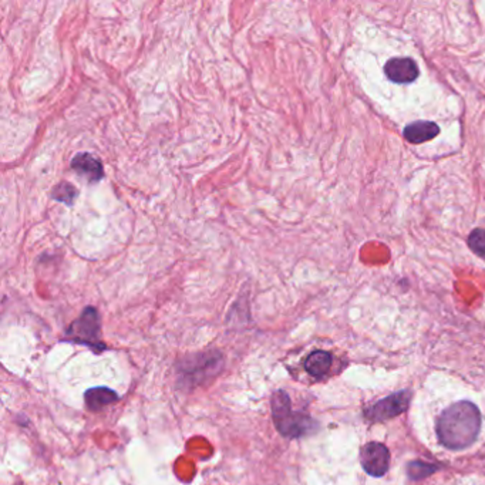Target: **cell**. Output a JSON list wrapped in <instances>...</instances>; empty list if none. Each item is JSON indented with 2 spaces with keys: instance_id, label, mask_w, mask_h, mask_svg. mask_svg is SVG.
<instances>
[{
  "instance_id": "obj_1",
  "label": "cell",
  "mask_w": 485,
  "mask_h": 485,
  "mask_svg": "<svg viewBox=\"0 0 485 485\" xmlns=\"http://www.w3.org/2000/svg\"><path fill=\"white\" fill-rule=\"evenodd\" d=\"M481 430V413L469 401H458L447 407L437 421L440 443L450 450L469 447Z\"/></svg>"
},
{
  "instance_id": "obj_3",
  "label": "cell",
  "mask_w": 485,
  "mask_h": 485,
  "mask_svg": "<svg viewBox=\"0 0 485 485\" xmlns=\"http://www.w3.org/2000/svg\"><path fill=\"white\" fill-rule=\"evenodd\" d=\"M100 314L96 307L87 306L81 314L66 331V341L84 345L96 353L105 350V345L100 341Z\"/></svg>"
},
{
  "instance_id": "obj_11",
  "label": "cell",
  "mask_w": 485,
  "mask_h": 485,
  "mask_svg": "<svg viewBox=\"0 0 485 485\" xmlns=\"http://www.w3.org/2000/svg\"><path fill=\"white\" fill-rule=\"evenodd\" d=\"M331 366H332V356L328 352H323V350L313 352L304 360L306 372L316 379L325 376L329 372Z\"/></svg>"
},
{
  "instance_id": "obj_13",
  "label": "cell",
  "mask_w": 485,
  "mask_h": 485,
  "mask_svg": "<svg viewBox=\"0 0 485 485\" xmlns=\"http://www.w3.org/2000/svg\"><path fill=\"white\" fill-rule=\"evenodd\" d=\"M469 248L481 258H485V229H474L468 236Z\"/></svg>"
},
{
  "instance_id": "obj_9",
  "label": "cell",
  "mask_w": 485,
  "mask_h": 485,
  "mask_svg": "<svg viewBox=\"0 0 485 485\" xmlns=\"http://www.w3.org/2000/svg\"><path fill=\"white\" fill-rule=\"evenodd\" d=\"M438 134H440V127L431 121L411 122L403 131L404 138L413 144H421V142L430 141L434 137H437Z\"/></svg>"
},
{
  "instance_id": "obj_10",
  "label": "cell",
  "mask_w": 485,
  "mask_h": 485,
  "mask_svg": "<svg viewBox=\"0 0 485 485\" xmlns=\"http://www.w3.org/2000/svg\"><path fill=\"white\" fill-rule=\"evenodd\" d=\"M84 400L91 411H98L103 407L118 401V394L108 387H93L86 392Z\"/></svg>"
},
{
  "instance_id": "obj_2",
  "label": "cell",
  "mask_w": 485,
  "mask_h": 485,
  "mask_svg": "<svg viewBox=\"0 0 485 485\" xmlns=\"http://www.w3.org/2000/svg\"><path fill=\"white\" fill-rule=\"evenodd\" d=\"M272 418L276 430L286 438H300L316 428V421L306 414L292 410V403L286 392L278 390L270 401Z\"/></svg>"
},
{
  "instance_id": "obj_12",
  "label": "cell",
  "mask_w": 485,
  "mask_h": 485,
  "mask_svg": "<svg viewBox=\"0 0 485 485\" xmlns=\"http://www.w3.org/2000/svg\"><path fill=\"white\" fill-rule=\"evenodd\" d=\"M77 195H79V193H77L76 187L70 183H66V181L57 184L52 191V198L59 201V202H63L66 205H73Z\"/></svg>"
},
{
  "instance_id": "obj_4",
  "label": "cell",
  "mask_w": 485,
  "mask_h": 485,
  "mask_svg": "<svg viewBox=\"0 0 485 485\" xmlns=\"http://www.w3.org/2000/svg\"><path fill=\"white\" fill-rule=\"evenodd\" d=\"M222 366V355L218 352L201 353L193 356V359L181 360L178 373L183 383L190 384L191 387L202 383L211 376H215Z\"/></svg>"
},
{
  "instance_id": "obj_7",
  "label": "cell",
  "mask_w": 485,
  "mask_h": 485,
  "mask_svg": "<svg viewBox=\"0 0 485 485\" xmlns=\"http://www.w3.org/2000/svg\"><path fill=\"white\" fill-rule=\"evenodd\" d=\"M72 169L91 184H96L104 178V167L101 161L90 152L77 154L72 159Z\"/></svg>"
},
{
  "instance_id": "obj_5",
  "label": "cell",
  "mask_w": 485,
  "mask_h": 485,
  "mask_svg": "<svg viewBox=\"0 0 485 485\" xmlns=\"http://www.w3.org/2000/svg\"><path fill=\"white\" fill-rule=\"evenodd\" d=\"M410 393L409 392H399L393 396H389L379 403L373 404L372 407H367L365 411V416L370 421H383L393 417H397L399 414L404 413L410 403Z\"/></svg>"
},
{
  "instance_id": "obj_8",
  "label": "cell",
  "mask_w": 485,
  "mask_h": 485,
  "mask_svg": "<svg viewBox=\"0 0 485 485\" xmlns=\"http://www.w3.org/2000/svg\"><path fill=\"white\" fill-rule=\"evenodd\" d=\"M386 76L394 83H413L418 77V67L413 59L397 57L387 62L384 66Z\"/></svg>"
},
{
  "instance_id": "obj_6",
  "label": "cell",
  "mask_w": 485,
  "mask_h": 485,
  "mask_svg": "<svg viewBox=\"0 0 485 485\" xmlns=\"http://www.w3.org/2000/svg\"><path fill=\"white\" fill-rule=\"evenodd\" d=\"M362 465L372 477H382L387 472L390 465V452L386 445L380 443H369L360 452Z\"/></svg>"
},
{
  "instance_id": "obj_14",
  "label": "cell",
  "mask_w": 485,
  "mask_h": 485,
  "mask_svg": "<svg viewBox=\"0 0 485 485\" xmlns=\"http://www.w3.org/2000/svg\"><path fill=\"white\" fill-rule=\"evenodd\" d=\"M437 469L435 465H431V464H426V462H420V461H414L409 465L407 471H409V475L413 478V479H420V478H424L430 474H433L434 471Z\"/></svg>"
}]
</instances>
